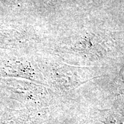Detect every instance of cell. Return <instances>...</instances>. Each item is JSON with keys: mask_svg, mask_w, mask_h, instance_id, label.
I'll return each mask as SVG.
<instances>
[{"mask_svg": "<svg viewBox=\"0 0 124 124\" xmlns=\"http://www.w3.org/2000/svg\"><path fill=\"white\" fill-rule=\"evenodd\" d=\"M20 33L10 23L0 22V49L10 51L19 44Z\"/></svg>", "mask_w": 124, "mask_h": 124, "instance_id": "cell-1", "label": "cell"}, {"mask_svg": "<svg viewBox=\"0 0 124 124\" xmlns=\"http://www.w3.org/2000/svg\"><path fill=\"white\" fill-rule=\"evenodd\" d=\"M98 114L99 120L104 124H124V117L118 113L105 110Z\"/></svg>", "mask_w": 124, "mask_h": 124, "instance_id": "cell-2", "label": "cell"}, {"mask_svg": "<svg viewBox=\"0 0 124 124\" xmlns=\"http://www.w3.org/2000/svg\"><path fill=\"white\" fill-rule=\"evenodd\" d=\"M2 2H4L6 4L10 5V3L12 4H15V2H16V0H1Z\"/></svg>", "mask_w": 124, "mask_h": 124, "instance_id": "cell-3", "label": "cell"}]
</instances>
